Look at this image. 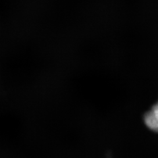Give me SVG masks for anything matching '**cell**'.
Returning a JSON list of instances; mask_svg holds the SVG:
<instances>
[{"instance_id": "obj_1", "label": "cell", "mask_w": 158, "mask_h": 158, "mask_svg": "<svg viewBox=\"0 0 158 158\" xmlns=\"http://www.w3.org/2000/svg\"><path fill=\"white\" fill-rule=\"evenodd\" d=\"M144 122L150 130L158 132V102L145 115Z\"/></svg>"}]
</instances>
